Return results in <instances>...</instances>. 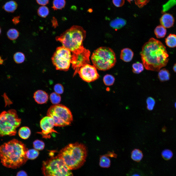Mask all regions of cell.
<instances>
[{
  "mask_svg": "<svg viewBox=\"0 0 176 176\" xmlns=\"http://www.w3.org/2000/svg\"><path fill=\"white\" fill-rule=\"evenodd\" d=\"M140 55L143 66L148 70L159 71L166 65L169 61L165 46L153 38L143 46Z\"/></svg>",
  "mask_w": 176,
  "mask_h": 176,
  "instance_id": "1",
  "label": "cell"
},
{
  "mask_svg": "<svg viewBox=\"0 0 176 176\" xmlns=\"http://www.w3.org/2000/svg\"><path fill=\"white\" fill-rule=\"evenodd\" d=\"M28 149L21 141L14 139L0 146L1 162L4 166L16 168L25 164L27 160Z\"/></svg>",
  "mask_w": 176,
  "mask_h": 176,
  "instance_id": "2",
  "label": "cell"
},
{
  "mask_svg": "<svg viewBox=\"0 0 176 176\" xmlns=\"http://www.w3.org/2000/svg\"><path fill=\"white\" fill-rule=\"evenodd\" d=\"M58 155L70 169L75 170L80 167L85 162L87 149L82 143H70L61 149Z\"/></svg>",
  "mask_w": 176,
  "mask_h": 176,
  "instance_id": "3",
  "label": "cell"
},
{
  "mask_svg": "<svg viewBox=\"0 0 176 176\" xmlns=\"http://www.w3.org/2000/svg\"><path fill=\"white\" fill-rule=\"evenodd\" d=\"M86 36V31L80 26L73 25L67 30L56 39L60 42L63 46L72 53L77 54L84 49L83 44Z\"/></svg>",
  "mask_w": 176,
  "mask_h": 176,
  "instance_id": "4",
  "label": "cell"
},
{
  "mask_svg": "<svg viewBox=\"0 0 176 176\" xmlns=\"http://www.w3.org/2000/svg\"><path fill=\"white\" fill-rule=\"evenodd\" d=\"M93 65L99 70L105 71L113 67L116 62L115 53L111 48L101 47L94 51L91 57Z\"/></svg>",
  "mask_w": 176,
  "mask_h": 176,
  "instance_id": "5",
  "label": "cell"
},
{
  "mask_svg": "<svg viewBox=\"0 0 176 176\" xmlns=\"http://www.w3.org/2000/svg\"><path fill=\"white\" fill-rule=\"evenodd\" d=\"M42 169L44 176H73L71 170L58 155L44 161Z\"/></svg>",
  "mask_w": 176,
  "mask_h": 176,
  "instance_id": "6",
  "label": "cell"
},
{
  "mask_svg": "<svg viewBox=\"0 0 176 176\" xmlns=\"http://www.w3.org/2000/svg\"><path fill=\"white\" fill-rule=\"evenodd\" d=\"M21 121L15 110L2 112L0 113V136L15 135L16 129L20 126Z\"/></svg>",
  "mask_w": 176,
  "mask_h": 176,
  "instance_id": "7",
  "label": "cell"
},
{
  "mask_svg": "<svg viewBox=\"0 0 176 176\" xmlns=\"http://www.w3.org/2000/svg\"><path fill=\"white\" fill-rule=\"evenodd\" d=\"M47 116L54 119L55 126L64 127L70 125L73 120L70 109L62 104L52 105L48 109Z\"/></svg>",
  "mask_w": 176,
  "mask_h": 176,
  "instance_id": "8",
  "label": "cell"
},
{
  "mask_svg": "<svg viewBox=\"0 0 176 176\" xmlns=\"http://www.w3.org/2000/svg\"><path fill=\"white\" fill-rule=\"evenodd\" d=\"M71 57L70 51L62 46L57 48L51 59L56 70L66 71L70 67Z\"/></svg>",
  "mask_w": 176,
  "mask_h": 176,
  "instance_id": "9",
  "label": "cell"
},
{
  "mask_svg": "<svg viewBox=\"0 0 176 176\" xmlns=\"http://www.w3.org/2000/svg\"><path fill=\"white\" fill-rule=\"evenodd\" d=\"M90 55V51L85 48L80 53H72L71 63L72 67L75 70L74 75L78 72L81 67L90 63L89 57Z\"/></svg>",
  "mask_w": 176,
  "mask_h": 176,
  "instance_id": "10",
  "label": "cell"
},
{
  "mask_svg": "<svg viewBox=\"0 0 176 176\" xmlns=\"http://www.w3.org/2000/svg\"><path fill=\"white\" fill-rule=\"evenodd\" d=\"M78 73L81 78L88 82L94 81L97 79L99 77L96 67L93 65L89 64L81 67Z\"/></svg>",
  "mask_w": 176,
  "mask_h": 176,
  "instance_id": "11",
  "label": "cell"
},
{
  "mask_svg": "<svg viewBox=\"0 0 176 176\" xmlns=\"http://www.w3.org/2000/svg\"><path fill=\"white\" fill-rule=\"evenodd\" d=\"M40 124L42 131L39 133L41 134L43 138H49L52 133L57 132L54 129V127L55 126L54 121L51 117L47 116L44 117L41 120Z\"/></svg>",
  "mask_w": 176,
  "mask_h": 176,
  "instance_id": "12",
  "label": "cell"
},
{
  "mask_svg": "<svg viewBox=\"0 0 176 176\" xmlns=\"http://www.w3.org/2000/svg\"><path fill=\"white\" fill-rule=\"evenodd\" d=\"M161 25L165 28H169L172 27L174 22V19L173 15L168 13L164 14L160 19Z\"/></svg>",
  "mask_w": 176,
  "mask_h": 176,
  "instance_id": "13",
  "label": "cell"
},
{
  "mask_svg": "<svg viewBox=\"0 0 176 176\" xmlns=\"http://www.w3.org/2000/svg\"><path fill=\"white\" fill-rule=\"evenodd\" d=\"M33 98L38 104H42L46 103L48 99V95L44 91L38 90L34 93Z\"/></svg>",
  "mask_w": 176,
  "mask_h": 176,
  "instance_id": "14",
  "label": "cell"
},
{
  "mask_svg": "<svg viewBox=\"0 0 176 176\" xmlns=\"http://www.w3.org/2000/svg\"><path fill=\"white\" fill-rule=\"evenodd\" d=\"M133 53L130 49L125 48L122 49L121 51L120 58L126 62L130 61L133 56Z\"/></svg>",
  "mask_w": 176,
  "mask_h": 176,
  "instance_id": "15",
  "label": "cell"
},
{
  "mask_svg": "<svg viewBox=\"0 0 176 176\" xmlns=\"http://www.w3.org/2000/svg\"><path fill=\"white\" fill-rule=\"evenodd\" d=\"M18 4L15 1L11 0L6 2L2 7V8L6 11L12 13L17 9Z\"/></svg>",
  "mask_w": 176,
  "mask_h": 176,
  "instance_id": "16",
  "label": "cell"
},
{
  "mask_svg": "<svg viewBox=\"0 0 176 176\" xmlns=\"http://www.w3.org/2000/svg\"><path fill=\"white\" fill-rule=\"evenodd\" d=\"M126 23V21L124 19L121 18H118L112 21L110 23V26L112 28L116 29L121 28Z\"/></svg>",
  "mask_w": 176,
  "mask_h": 176,
  "instance_id": "17",
  "label": "cell"
},
{
  "mask_svg": "<svg viewBox=\"0 0 176 176\" xmlns=\"http://www.w3.org/2000/svg\"><path fill=\"white\" fill-rule=\"evenodd\" d=\"M159 71L158 78L161 81H165L169 79L170 74L168 70L164 68L160 70Z\"/></svg>",
  "mask_w": 176,
  "mask_h": 176,
  "instance_id": "18",
  "label": "cell"
},
{
  "mask_svg": "<svg viewBox=\"0 0 176 176\" xmlns=\"http://www.w3.org/2000/svg\"><path fill=\"white\" fill-rule=\"evenodd\" d=\"M166 45L169 47L173 48L176 47V35L170 34L165 39Z\"/></svg>",
  "mask_w": 176,
  "mask_h": 176,
  "instance_id": "19",
  "label": "cell"
},
{
  "mask_svg": "<svg viewBox=\"0 0 176 176\" xmlns=\"http://www.w3.org/2000/svg\"><path fill=\"white\" fill-rule=\"evenodd\" d=\"M18 134L21 138L25 139L29 137L31 134V131L29 128L24 126L20 128Z\"/></svg>",
  "mask_w": 176,
  "mask_h": 176,
  "instance_id": "20",
  "label": "cell"
},
{
  "mask_svg": "<svg viewBox=\"0 0 176 176\" xmlns=\"http://www.w3.org/2000/svg\"><path fill=\"white\" fill-rule=\"evenodd\" d=\"M167 30L165 28L161 25L157 26L154 30V33L157 38H161L165 35Z\"/></svg>",
  "mask_w": 176,
  "mask_h": 176,
  "instance_id": "21",
  "label": "cell"
},
{
  "mask_svg": "<svg viewBox=\"0 0 176 176\" xmlns=\"http://www.w3.org/2000/svg\"><path fill=\"white\" fill-rule=\"evenodd\" d=\"M143 154L142 151L138 149H134L131 152V158L133 161L139 162L142 159Z\"/></svg>",
  "mask_w": 176,
  "mask_h": 176,
  "instance_id": "22",
  "label": "cell"
},
{
  "mask_svg": "<svg viewBox=\"0 0 176 176\" xmlns=\"http://www.w3.org/2000/svg\"><path fill=\"white\" fill-rule=\"evenodd\" d=\"M66 4L65 0H53L52 8L54 11L62 10L64 8Z\"/></svg>",
  "mask_w": 176,
  "mask_h": 176,
  "instance_id": "23",
  "label": "cell"
},
{
  "mask_svg": "<svg viewBox=\"0 0 176 176\" xmlns=\"http://www.w3.org/2000/svg\"><path fill=\"white\" fill-rule=\"evenodd\" d=\"M106 155L102 156L100 157L99 165L102 167L108 168L110 165V161Z\"/></svg>",
  "mask_w": 176,
  "mask_h": 176,
  "instance_id": "24",
  "label": "cell"
},
{
  "mask_svg": "<svg viewBox=\"0 0 176 176\" xmlns=\"http://www.w3.org/2000/svg\"><path fill=\"white\" fill-rule=\"evenodd\" d=\"M7 35L9 39L13 40L16 39L18 38L19 35V33L16 29L11 28L8 31Z\"/></svg>",
  "mask_w": 176,
  "mask_h": 176,
  "instance_id": "25",
  "label": "cell"
},
{
  "mask_svg": "<svg viewBox=\"0 0 176 176\" xmlns=\"http://www.w3.org/2000/svg\"><path fill=\"white\" fill-rule=\"evenodd\" d=\"M39 153L37 150L34 149L28 150L26 155L27 159L33 160L36 158L38 156Z\"/></svg>",
  "mask_w": 176,
  "mask_h": 176,
  "instance_id": "26",
  "label": "cell"
},
{
  "mask_svg": "<svg viewBox=\"0 0 176 176\" xmlns=\"http://www.w3.org/2000/svg\"><path fill=\"white\" fill-rule=\"evenodd\" d=\"M37 13L39 16L42 18H45L48 15L49 10L48 7L45 6L39 7L37 10Z\"/></svg>",
  "mask_w": 176,
  "mask_h": 176,
  "instance_id": "27",
  "label": "cell"
},
{
  "mask_svg": "<svg viewBox=\"0 0 176 176\" xmlns=\"http://www.w3.org/2000/svg\"><path fill=\"white\" fill-rule=\"evenodd\" d=\"M50 99L51 102L54 105L59 104L61 100V97L59 94L54 92L50 94Z\"/></svg>",
  "mask_w": 176,
  "mask_h": 176,
  "instance_id": "28",
  "label": "cell"
},
{
  "mask_svg": "<svg viewBox=\"0 0 176 176\" xmlns=\"http://www.w3.org/2000/svg\"><path fill=\"white\" fill-rule=\"evenodd\" d=\"M115 80V78L113 76L108 74L105 75L103 79L104 83L107 86H110L113 85Z\"/></svg>",
  "mask_w": 176,
  "mask_h": 176,
  "instance_id": "29",
  "label": "cell"
},
{
  "mask_svg": "<svg viewBox=\"0 0 176 176\" xmlns=\"http://www.w3.org/2000/svg\"><path fill=\"white\" fill-rule=\"evenodd\" d=\"M132 71L134 73L139 74L144 70L143 65L139 62H137L132 65Z\"/></svg>",
  "mask_w": 176,
  "mask_h": 176,
  "instance_id": "30",
  "label": "cell"
},
{
  "mask_svg": "<svg viewBox=\"0 0 176 176\" xmlns=\"http://www.w3.org/2000/svg\"><path fill=\"white\" fill-rule=\"evenodd\" d=\"M13 59L15 62L18 64L23 63L24 61L25 56L22 53L18 52L14 55Z\"/></svg>",
  "mask_w": 176,
  "mask_h": 176,
  "instance_id": "31",
  "label": "cell"
},
{
  "mask_svg": "<svg viewBox=\"0 0 176 176\" xmlns=\"http://www.w3.org/2000/svg\"><path fill=\"white\" fill-rule=\"evenodd\" d=\"M33 145L35 149L37 150H41L44 148L45 144L42 141L36 140L33 142Z\"/></svg>",
  "mask_w": 176,
  "mask_h": 176,
  "instance_id": "32",
  "label": "cell"
},
{
  "mask_svg": "<svg viewBox=\"0 0 176 176\" xmlns=\"http://www.w3.org/2000/svg\"><path fill=\"white\" fill-rule=\"evenodd\" d=\"M161 154L162 157L166 160H168L171 159L173 155L172 152L168 149H165L163 150Z\"/></svg>",
  "mask_w": 176,
  "mask_h": 176,
  "instance_id": "33",
  "label": "cell"
},
{
  "mask_svg": "<svg viewBox=\"0 0 176 176\" xmlns=\"http://www.w3.org/2000/svg\"><path fill=\"white\" fill-rule=\"evenodd\" d=\"M147 108L149 110H152L155 103L154 99L151 97H148L146 100Z\"/></svg>",
  "mask_w": 176,
  "mask_h": 176,
  "instance_id": "34",
  "label": "cell"
},
{
  "mask_svg": "<svg viewBox=\"0 0 176 176\" xmlns=\"http://www.w3.org/2000/svg\"><path fill=\"white\" fill-rule=\"evenodd\" d=\"M54 90L55 92L60 94H62L63 93L64 88L63 86L61 84H57L54 86Z\"/></svg>",
  "mask_w": 176,
  "mask_h": 176,
  "instance_id": "35",
  "label": "cell"
},
{
  "mask_svg": "<svg viewBox=\"0 0 176 176\" xmlns=\"http://www.w3.org/2000/svg\"><path fill=\"white\" fill-rule=\"evenodd\" d=\"M150 0H135V4L139 8H142L146 5Z\"/></svg>",
  "mask_w": 176,
  "mask_h": 176,
  "instance_id": "36",
  "label": "cell"
},
{
  "mask_svg": "<svg viewBox=\"0 0 176 176\" xmlns=\"http://www.w3.org/2000/svg\"><path fill=\"white\" fill-rule=\"evenodd\" d=\"M112 1L114 5L117 7L123 6L124 3V0H112Z\"/></svg>",
  "mask_w": 176,
  "mask_h": 176,
  "instance_id": "37",
  "label": "cell"
},
{
  "mask_svg": "<svg viewBox=\"0 0 176 176\" xmlns=\"http://www.w3.org/2000/svg\"><path fill=\"white\" fill-rule=\"evenodd\" d=\"M37 3L42 6H44L48 4L49 0H36Z\"/></svg>",
  "mask_w": 176,
  "mask_h": 176,
  "instance_id": "38",
  "label": "cell"
},
{
  "mask_svg": "<svg viewBox=\"0 0 176 176\" xmlns=\"http://www.w3.org/2000/svg\"><path fill=\"white\" fill-rule=\"evenodd\" d=\"M20 16H17L14 17L12 19V21L14 24L16 25L20 22Z\"/></svg>",
  "mask_w": 176,
  "mask_h": 176,
  "instance_id": "39",
  "label": "cell"
},
{
  "mask_svg": "<svg viewBox=\"0 0 176 176\" xmlns=\"http://www.w3.org/2000/svg\"><path fill=\"white\" fill-rule=\"evenodd\" d=\"M16 176H28L25 172L23 170H21L17 173Z\"/></svg>",
  "mask_w": 176,
  "mask_h": 176,
  "instance_id": "40",
  "label": "cell"
},
{
  "mask_svg": "<svg viewBox=\"0 0 176 176\" xmlns=\"http://www.w3.org/2000/svg\"><path fill=\"white\" fill-rule=\"evenodd\" d=\"M108 156L110 157H114L116 158L117 156V154L113 152H109L106 154Z\"/></svg>",
  "mask_w": 176,
  "mask_h": 176,
  "instance_id": "41",
  "label": "cell"
},
{
  "mask_svg": "<svg viewBox=\"0 0 176 176\" xmlns=\"http://www.w3.org/2000/svg\"><path fill=\"white\" fill-rule=\"evenodd\" d=\"M52 22L53 25H56L57 24V20L54 17H53V19L52 20Z\"/></svg>",
  "mask_w": 176,
  "mask_h": 176,
  "instance_id": "42",
  "label": "cell"
},
{
  "mask_svg": "<svg viewBox=\"0 0 176 176\" xmlns=\"http://www.w3.org/2000/svg\"><path fill=\"white\" fill-rule=\"evenodd\" d=\"M173 69L174 71L176 73V63L174 65L173 67Z\"/></svg>",
  "mask_w": 176,
  "mask_h": 176,
  "instance_id": "43",
  "label": "cell"
},
{
  "mask_svg": "<svg viewBox=\"0 0 176 176\" xmlns=\"http://www.w3.org/2000/svg\"><path fill=\"white\" fill-rule=\"evenodd\" d=\"M131 176H141L138 173H135L132 174Z\"/></svg>",
  "mask_w": 176,
  "mask_h": 176,
  "instance_id": "44",
  "label": "cell"
},
{
  "mask_svg": "<svg viewBox=\"0 0 176 176\" xmlns=\"http://www.w3.org/2000/svg\"><path fill=\"white\" fill-rule=\"evenodd\" d=\"M88 11L90 12H91L92 11V9L89 8L88 10Z\"/></svg>",
  "mask_w": 176,
  "mask_h": 176,
  "instance_id": "45",
  "label": "cell"
},
{
  "mask_svg": "<svg viewBox=\"0 0 176 176\" xmlns=\"http://www.w3.org/2000/svg\"><path fill=\"white\" fill-rule=\"evenodd\" d=\"M127 0V1L129 2V3H130L132 1V0Z\"/></svg>",
  "mask_w": 176,
  "mask_h": 176,
  "instance_id": "46",
  "label": "cell"
},
{
  "mask_svg": "<svg viewBox=\"0 0 176 176\" xmlns=\"http://www.w3.org/2000/svg\"><path fill=\"white\" fill-rule=\"evenodd\" d=\"M1 27H0V35L1 34Z\"/></svg>",
  "mask_w": 176,
  "mask_h": 176,
  "instance_id": "47",
  "label": "cell"
},
{
  "mask_svg": "<svg viewBox=\"0 0 176 176\" xmlns=\"http://www.w3.org/2000/svg\"><path fill=\"white\" fill-rule=\"evenodd\" d=\"M175 107L176 108V102L175 103Z\"/></svg>",
  "mask_w": 176,
  "mask_h": 176,
  "instance_id": "48",
  "label": "cell"
}]
</instances>
